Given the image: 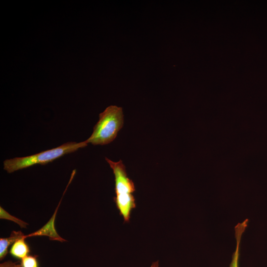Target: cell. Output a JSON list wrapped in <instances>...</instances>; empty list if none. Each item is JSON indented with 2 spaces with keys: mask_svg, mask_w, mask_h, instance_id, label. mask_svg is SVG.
<instances>
[{
  "mask_svg": "<svg viewBox=\"0 0 267 267\" xmlns=\"http://www.w3.org/2000/svg\"><path fill=\"white\" fill-rule=\"evenodd\" d=\"M105 160L112 169L115 177L116 196L113 198L114 201L124 222H129L132 211L136 207L133 195L135 190L134 184L128 177L122 160L114 162L107 158H105Z\"/></svg>",
  "mask_w": 267,
  "mask_h": 267,
  "instance_id": "obj_1",
  "label": "cell"
},
{
  "mask_svg": "<svg viewBox=\"0 0 267 267\" xmlns=\"http://www.w3.org/2000/svg\"><path fill=\"white\" fill-rule=\"evenodd\" d=\"M87 145L85 141L80 142L70 141L30 156L6 159L3 161V169L8 173H12L33 165H44Z\"/></svg>",
  "mask_w": 267,
  "mask_h": 267,
  "instance_id": "obj_2",
  "label": "cell"
},
{
  "mask_svg": "<svg viewBox=\"0 0 267 267\" xmlns=\"http://www.w3.org/2000/svg\"><path fill=\"white\" fill-rule=\"evenodd\" d=\"M123 124L122 108L110 105L99 114V120L93 127L91 135L85 142L94 145L107 144L115 139Z\"/></svg>",
  "mask_w": 267,
  "mask_h": 267,
  "instance_id": "obj_3",
  "label": "cell"
},
{
  "mask_svg": "<svg viewBox=\"0 0 267 267\" xmlns=\"http://www.w3.org/2000/svg\"><path fill=\"white\" fill-rule=\"evenodd\" d=\"M66 190H65L64 192L66 191ZM64 194V193L63 194L62 197ZM62 198L59 202L58 206L56 208L54 213H53L52 216L49 220V221L40 229L34 232L31 233V234L25 235V238L29 237H33L36 236L45 235L48 236L50 240H56L62 242L66 241V240L62 238L58 235L55 230L54 226V222L56 215L58 211V209L61 202Z\"/></svg>",
  "mask_w": 267,
  "mask_h": 267,
  "instance_id": "obj_4",
  "label": "cell"
},
{
  "mask_svg": "<svg viewBox=\"0 0 267 267\" xmlns=\"http://www.w3.org/2000/svg\"><path fill=\"white\" fill-rule=\"evenodd\" d=\"M248 219H245L241 222L238 223L234 227L236 239V248L232 256L229 267H239V248L242 236L248 225Z\"/></svg>",
  "mask_w": 267,
  "mask_h": 267,
  "instance_id": "obj_5",
  "label": "cell"
},
{
  "mask_svg": "<svg viewBox=\"0 0 267 267\" xmlns=\"http://www.w3.org/2000/svg\"><path fill=\"white\" fill-rule=\"evenodd\" d=\"M24 236L25 235L21 231H13L9 237L0 239V260L3 259L7 255L9 246Z\"/></svg>",
  "mask_w": 267,
  "mask_h": 267,
  "instance_id": "obj_6",
  "label": "cell"
},
{
  "mask_svg": "<svg viewBox=\"0 0 267 267\" xmlns=\"http://www.w3.org/2000/svg\"><path fill=\"white\" fill-rule=\"evenodd\" d=\"M24 236L16 240L11 247L10 253L13 257L22 259L29 253L30 249L25 241Z\"/></svg>",
  "mask_w": 267,
  "mask_h": 267,
  "instance_id": "obj_7",
  "label": "cell"
},
{
  "mask_svg": "<svg viewBox=\"0 0 267 267\" xmlns=\"http://www.w3.org/2000/svg\"><path fill=\"white\" fill-rule=\"evenodd\" d=\"M0 218L12 221L17 223L21 228H26L28 225L27 222L9 214L1 207H0Z\"/></svg>",
  "mask_w": 267,
  "mask_h": 267,
  "instance_id": "obj_8",
  "label": "cell"
},
{
  "mask_svg": "<svg viewBox=\"0 0 267 267\" xmlns=\"http://www.w3.org/2000/svg\"><path fill=\"white\" fill-rule=\"evenodd\" d=\"M21 267H38L37 260L36 257L27 256L21 259Z\"/></svg>",
  "mask_w": 267,
  "mask_h": 267,
  "instance_id": "obj_9",
  "label": "cell"
},
{
  "mask_svg": "<svg viewBox=\"0 0 267 267\" xmlns=\"http://www.w3.org/2000/svg\"><path fill=\"white\" fill-rule=\"evenodd\" d=\"M0 267H21V265L17 263H13L9 261L1 264Z\"/></svg>",
  "mask_w": 267,
  "mask_h": 267,
  "instance_id": "obj_10",
  "label": "cell"
},
{
  "mask_svg": "<svg viewBox=\"0 0 267 267\" xmlns=\"http://www.w3.org/2000/svg\"><path fill=\"white\" fill-rule=\"evenodd\" d=\"M159 261H156L152 263L150 267H159Z\"/></svg>",
  "mask_w": 267,
  "mask_h": 267,
  "instance_id": "obj_11",
  "label": "cell"
}]
</instances>
